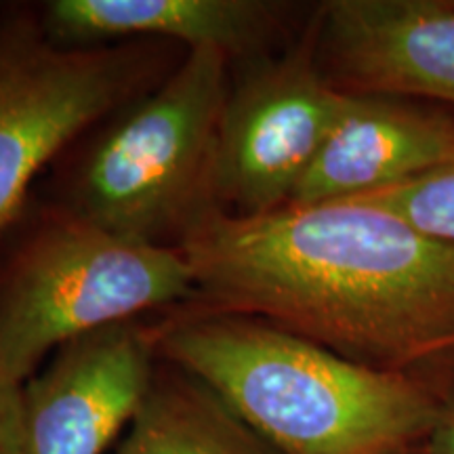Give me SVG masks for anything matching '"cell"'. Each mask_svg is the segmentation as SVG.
I'll use <instances>...</instances> for the list:
<instances>
[{
  "label": "cell",
  "mask_w": 454,
  "mask_h": 454,
  "mask_svg": "<svg viewBox=\"0 0 454 454\" xmlns=\"http://www.w3.org/2000/svg\"><path fill=\"white\" fill-rule=\"evenodd\" d=\"M185 55L162 41L66 47L47 32L38 4H0V234L49 162L145 98Z\"/></svg>",
  "instance_id": "cell-5"
},
{
  "label": "cell",
  "mask_w": 454,
  "mask_h": 454,
  "mask_svg": "<svg viewBox=\"0 0 454 454\" xmlns=\"http://www.w3.org/2000/svg\"><path fill=\"white\" fill-rule=\"evenodd\" d=\"M156 348L276 454H406L435 421L414 371L360 364L257 317L168 311Z\"/></svg>",
  "instance_id": "cell-2"
},
{
  "label": "cell",
  "mask_w": 454,
  "mask_h": 454,
  "mask_svg": "<svg viewBox=\"0 0 454 454\" xmlns=\"http://www.w3.org/2000/svg\"><path fill=\"white\" fill-rule=\"evenodd\" d=\"M354 200L381 207L423 236L454 248V158L404 184Z\"/></svg>",
  "instance_id": "cell-12"
},
{
  "label": "cell",
  "mask_w": 454,
  "mask_h": 454,
  "mask_svg": "<svg viewBox=\"0 0 454 454\" xmlns=\"http://www.w3.org/2000/svg\"><path fill=\"white\" fill-rule=\"evenodd\" d=\"M38 13L66 47L162 41L215 49L236 66L280 51L297 7L278 0H49Z\"/></svg>",
  "instance_id": "cell-9"
},
{
  "label": "cell",
  "mask_w": 454,
  "mask_h": 454,
  "mask_svg": "<svg viewBox=\"0 0 454 454\" xmlns=\"http://www.w3.org/2000/svg\"><path fill=\"white\" fill-rule=\"evenodd\" d=\"M21 385L0 371V454H17L20 444Z\"/></svg>",
  "instance_id": "cell-14"
},
{
  "label": "cell",
  "mask_w": 454,
  "mask_h": 454,
  "mask_svg": "<svg viewBox=\"0 0 454 454\" xmlns=\"http://www.w3.org/2000/svg\"><path fill=\"white\" fill-rule=\"evenodd\" d=\"M316 9L297 41L231 66L219 121L215 194L227 215L286 207L343 107L317 64Z\"/></svg>",
  "instance_id": "cell-6"
},
{
  "label": "cell",
  "mask_w": 454,
  "mask_h": 454,
  "mask_svg": "<svg viewBox=\"0 0 454 454\" xmlns=\"http://www.w3.org/2000/svg\"><path fill=\"white\" fill-rule=\"evenodd\" d=\"M406 454H429L427 450H425V446H421V448H414V450H411V452H406Z\"/></svg>",
  "instance_id": "cell-15"
},
{
  "label": "cell",
  "mask_w": 454,
  "mask_h": 454,
  "mask_svg": "<svg viewBox=\"0 0 454 454\" xmlns=\"http://www.w3.org/2000/svg\"><path fill=\"white\" fill-rule=\"evenodd\" d=\"M230 72L219 51H187L167 81L70 147L51 202L127 240L179 248L221 213L215 162Z\"/></svg>",
  "instance_id": "cell-3"
},
{
  "label": "cell",
  "mask_w": 454,
  "mask_h": 454,
  "mask_svg": "<svg viewBox=\"0 0 454 454\" xmlns=\"http://www.w3.org/2000/svg\"><path fill=\"white\" fill-rule=\"evenodd\" d=\"M454 158V114L387 95L345 93L343 107L286 207L387 190Z\"/></svg>",
  "instance_id": "cell-10"
},
{
  "label": "cell",
  "mask_w": 454,
  "mask_h": 454,
  "mask_svg": "<svg viewBox=\"0 0 454 454\" xmlns=\"http://www.w3.org/2000/svg\"><path fill=\"white\" fill-rule=\"evenodd\" d=\"M158 360L156 325L141 320L61 345L21 385L17 454H104L139 411Z\"/></svg>",
  "instance_id": "cell-7"
},
{
  "label": "cell",
  "mask_w": 454,
  "mask_h": 454,
  "mask_svg": "<svg viewBox=\"0 0 454 454\" xmlns=\"http://www.w3.org/2000/svg\"><path fill=\"white\" fill-rule=\"evenodd\" d=\"M118 454L276 452L207 385L160 357Z\"/></svg>",
  "instance_id": "cell-11"
},
{
  "label": "cell",
  "mask_w": 454,
  "mask_h": 454,
  "mask_svg": "<svg viewBox=\"0 0 454 454\" xmlns=\"http://www.w3.org/2000/svg\"><path fill=\"white\" fill-rule=\"evenodd\" d=\"M317 64L340 93L438 101L454 110V3L328 0Z\"/></svg>",
  "instance_id": "cell-8"
},
{
  "label": "cell",
  "mask_w": 454,
  "mask_h": 454,
  "mask_svg": "<svg viewBox=\"0 0 454 454\" xmlns=\"http://www.w3.org/2000/svg\"><path fill=\"white\" fill-rule=\"evenodd\" d=\"M435 397V421L425 442L429 454H454V348L414 366Z\"/></svg>",
  "instance_id": "cell-13"
},
{
  "label": "cell",
  "mask_w": 454,
  "mask_h": 454,
  "mask_svg": "<svg viewBox=\"0 0 454 454\" xmlns=\"http://www.w3.org/2000/svg\"><path fill=\"white\" fill-rule=\"evenodd\" d=\"M179 248L194 297L175 311L257 317L387 371L454 348V248L374 204L213 213Z\"/></svg>",
  "instance_id": "cell-1"
},
{
  "label": "cell",
  "mask_w": 454,
  "mask_h": 454,
  "mask_svg": "<svg viewBox=\"0 0 454 454\" xmlns=\"http://www.w3.org/2000/svg\"><path fill=\"white\" fill-rule=\"evenodd\" d=\"M192 297L194 271L181 248L127 240L30 200L0 234V371L24 385L72 339Z\"/></svg>",
  "instance_id": "cell-4"
}]
</instances>
